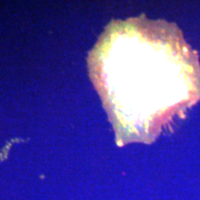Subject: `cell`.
<instances>
[{"instance_id": "1", "label": "cell", "mask_w": 200, "mask_h": 200, "mask_svg": "<svg viewBox=\"0 0 200 200\" xmlns=\"http://www.w3.org/2000/svg\"><path fill=\"white\" fill-rule=\"evenodd\" d=\"M87 62L120 147L152 143L200 100L198 54L165 20L112 21Z\"/></svg>"}]
</instances>
